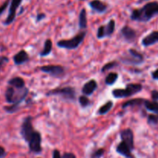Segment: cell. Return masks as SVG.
<instances>
[{"mask_svg": "<svg viewBox=\"0 0 158 158\" xmlns=\"http://www.w3.org/2000/svg\"><path fill=\"white\" fill-rule=\"evenodd\" d=\"M32 117L28 116L24 118L21 125L20 134L25 141L28 143L29 151L35 154L42 152V136L39 131H35L32 125Z\"/></svg>", "mask_w": 158, "mask_h": 158, "instance_id": "6da1fadb", "label": "cell"}, {"mask_svg": "<svg viewBox=\"0 0 158 158\" xmlns=\"http://www.w3.org/2000/svg\"><path fill=\"white\" fill-rule=\"evenodd\" d=\"M158 15V2L154 1L146 3L143 7L135 9L131 14V20L140 23H148Z\"/></svg>", "mask_w": 158, "mask_h": 158, "instance_id": "7a4b0ae2", "label": "cell"}, {"mask_svg": "<svg viewBox=\"0 0 158 158\" xmlns=\"http://www.w3.org/2000/svg\"><path fill=\"white\" fill-rule=\"evenodd\" d=\"M29 94V89L26 87L15 88L12 86H8L5 91V99L9 104L20 105Z\"/></svg>", "mask_w": 158, "mask_h": 158, "instance_id": "3957f363", "label": "cell"}, {"mask_svg": "<svg viewBox=\"0 0 158 158\" xmlns=\"http://www.w3.org/2000/svg\"><path fill=\"white\" fill-rule=\"evenodd\" d=\"M143 89L140 83H128L124 89H114L112 91V95L115 98H127L138 94Z\"/></svg>", "mask_w": 158, "mask_h": 158, "instance_id": "277c9868", "label": "cell"}, {"mask_svg": "<svg viewBox=\"0 0 158 158\" xmlns=\"http://www.w3.org/2000/svg\"><path fill=\"white\" fill-rule=\"evenodd\" d=\"M120 60L126 65L137 66L142 64L144 62V56L137 49L131 48L128 49L126 53H123L120 57Z\"/></svg>", "mask_w": 158, "mask_h": 158, "instance_id": "5b68a950", "label": "cell"}, {"mask_svg": "<svg viewBox=\"0 0 158 158\" xmlns=\"http://www.w3.org/2000/svg\"><path fill=\"white\" fill-rule=\"evenodd\" d=\"M86 32L85 31L79 32L78 34L75 35L73 38L69 39V40H62L57 42V46L60 48H63V49H75L80 46V45L84 40L86 37Z\"/></svg>", "mask_w": 158, "mask_h": 158, "instance_id": "8992f818", "label": "cell"}, {"mask_svg": "<svg viewBox=\"0 0 158 158\" xmlns=\"http://www.w3.org/2000/svg\"><path fill=\"white\" fill-rule=\"evenodd\" d=\"M46 97L60 96L66 100L74 101L76 100L77 93H76L75 88L72 87V86H65V87H58L51 89L46 93Z\"/></svg>", "mask_w": 158, "mask_h": 158, "instance_id": "52a82bcc", "label": "cell"}, {"mask_svg": "<svg viewBox=\"0 0 158 158\" xmlns=\"http://www.w3.org/2000/svg\"><path fill=\"white\" fill-rule=\"evenodd\" d=\"M40 70L56 78H61L66 74L65 68L60 65H46L40 66Z\"/></svg>", "mask_w": 158, "mask_h": 158, "instance_id": "ba28073f", "label": "cell"}, {"mask_svg": "<svg viewBox=\"0 0 158 158\" xmlns=\"http://www.w3.org/2000/svg\"><path fill=\"white\" fill-rule=\"evenodd\" d=\"M22 2L23 0H11L10 4H9V13H8L7 18L3 22V24L8 26L13 23L16 17V11L22 4Z\"/></svg>", "mask_w": 158, "mask_h": 158, "instance_id": "9c48e42d", "label": "cell"}, {"mask_svg": "<svg viewBox=\"0 0 158 158\" xmlns=\"http://www.w3.org/2000/svg\"><path fill=\"white\" fill-rule=\"evenodd\" d=\"M120 138L122 141L127 143L132 151L134 149V136L132 130L130 128L123 130L120 132Z\"/></svg>", "mask_w": 158, "mask_h": 158, "instance_id": "30bf717a", "label": "cell"}, {"mask_svg": "<svg viewBox=\"0 0 158 158\" xmlns=\"http://www.w3.org/2000/svg\"><path fill=\"white\" fill-rule=\"evenodd\" d=\"M120 34L122 37L128 43H133L137 38V32L133 28L125 26L120 29Z\"/></svg>", "mask_w": 158, "mask_h": 158, "instance_id": "8fae6325", "label": "cell"}, {"mask_svg": "<svg viewBox=\"0 0 158 158\" xmlns=\"http://www.w3.org/2000/svg\"><path fill=\"white\" fill-rule=\"evenodd\" d=\"M116 151L120 155L123 156L126 158H135L134 154H132V150L131 149L129 146L124 142L122 141L119 143L116 148Z\"/></svg>", "mask_w": 158, "mask_h": 158, "instance_id": "7c38bea8", "label": "cell"}, {"mask_svg": "<svg viewBox=\"0 0 158 158\" xmlns=\"http://www.w3.org/2000/svg\"><path fill=\"white\" fill-rule=\"evenodd\" d=\"M13 60L14 63L16 66H20V65H23L24 63H27L29 60V56L28 54V52H26L24 49H22L19 52H17L16 54L13 56Z\"/></svg>", "mask_w": 158, "mask_h": 158, "instance_id": "4fadbf2b", "label": "cell"}, {"mask_svg": "<svg viewBox=\"0 0 158 158\" xmlns=\"http://www.w3.org/2000/svg\"><path fill=\"white\" fill-rule=\"evenodd\" d=\"M158 43V31H153L151 33L143 37L141 44L145 47H148Z\"/></svg>", "mask_w": 158, "mask_h": 158, "instance_id": "5bb4252c", "label": "cell"}, {"mask_svg": "<svg viewBox=\"0 0 158 158\" xmlns=\"http://www.w3.org/2000/svg\"><path fill=\"white\" fill-rule=\"evenodd\" d=\"M89 6L93 10L96 11L98 13H103L108 9L107 4L102 2L101 0H92L89 2Z\"/></svg>", "mask_w": 158, "mask_h": 158, "instance_id": "9a60e30c", "label": "cell"}, {"mask_svg": "<svg viewBox=\"0 0 158 158\" xmlns=\"http://www.w3.org/2000/svg\"><path fill=\"white\" fill-rule=\"evenodd\" d=\"M97 87H98V85H97V81L95 80H90L83 85L82 88V93L86 96H90L95 92Z\"/></svg>", "mask_w": 158, "mask_h": 158, "instance_id": "2e32d148", "label": "cell"}, {"mask_svg": "<svg viewBox=\"0 0 158 158\" xmlns=\"http://www.w3.org/2000/svg\"><path fill=\"white\" fill-rule=\"evenodd\" d=\"M8 85L13 86V87L15 88H19V89L26 87L24 80H23L22 77H15L11 78L10 80L8 81Z\"/></svg>", "mask_w": 158, "mask_h": 158, "instance_id": "e0dca14e", "label": "cell"}, {"mask_svg": "<svg viewBox=\"0 0 158 158\" xmlns=\"http://www.w3.org/2000/svg\"><path fill=\"white\" fill-rule=\"evenodd\" d=\"M87 14L86 9H82L79 14V26L81 29H86L87 28Z\"/></svg>", "mask_w": 158, "mask_h": 158, "instance_id": "ac0fdd59", "label": "cell"}, {"mask_svg": "<svg viewBox=\"0 0 158 158\" xmlns=\"http://www.w3.org/2000/svg\"><path fill=\"white\" fill-rule=\"evenodd\" d=\"M144 99H141V98H135V99H132V100H130L128 101L125 102L123 105H122V108L125 109L127 107H129V106H141V105H144V102H145Z\"/></svg>", "mask_w": 158, "mask_h": 158, "instance_id": "d6986e66", "label": "cell"}, {"mask_svg": "<svg viewBox=\"0 0 158 158\" xmlns=\"http://www.w3.org/2000/svg\"><path fill=\"white\" fill-rule=\"evenodd\" d=\"M52 49V43L50 39H47L44 43V46H43V50L40 52V56H47L51 53Z\"/></svg>", "mask_w": 158, "mask_h": 158, "instance_id": "ffe728a7", "label": "cell"}, {"mask_svg": "<svg viewBox=\"0 0 158 158\" xmlns=\"http://www.w3.org/2000/svg\"><path fill=\"white\" fill-rule=\"evenodd\" d=\"M143 106H145L147 110L148 111H151V112H153L154 114H157L158 112V102L157 101H150V100H146L144 102V105Z\"/></svg>", "mask_w": 158, "mask_h": 158, "instance_id": "44dd1931", "label": "cell"}, {"mask_svg": "<svg viewBox=\"0 0 158 158\" xmlns=\"http://www.w3.org/2000/svg\"><path fill=\"white\" fill-rule=\"evenodd\" d=\"M115 27H116V23L115 20L114 19H110L106 25L104 26V30H105V35L106 37L110 36L115 31Z\"/></svg>", "mask_w": 158, "mask_h": 158, "instance_id": "7402d4cb", "label": "cell"}, {"mask_svg": "<svg viewBox=\"0 0 158 158\" xmlns=\"http://www.w3.org/2000/svg\"><path fill=\"white\" fill-rule=\"evenodd\" d=\"M113 106H114V102L111 101V100L107 101L106 103H104V104L100 106V109L98 110V114L99 115H104V114H106L109 111L111 110Z\"/></svg>", "mask_w": 158, "mask_h": 158, "instance_id": "603a6c76", "label": "cell"}, {"mask_svg": "<svg viewBox=\"0 0 158 158\" xmlns=\"http://www.w3.org/2000/svg\"><path fill=\"white\" fill-rule=\"evenodd\" d=\"M118 73H110L105 78V83L108 86H112L118 80Z\"/></svg>", "mask_w": 158, "mask_h": 158, "instance_id": "cb8c5ba5", "label": "cell"}, {"mask_svg": "<svg viewBox=\"0 0 158 158\" xmlns=\"http://www.w3.org/2000/svg\"><path fill=\"white\" fill-rule=\"evenodd\" d=\"M79 103H80V105L82 107L85 108L90 105V100L88 98L87 96L83 95L79 97Z\"/></svg>", "mask_w": 158, "mask_h": 158, "instance_id": "d4e9b609", "label": "cell"}, {"mask_svg": "<svg viewBox=\"0 0 158 158\" xmlns=\"http://www.w3.org/2000/svg\"><path fill=\"white\" fill-rule=\"evenodd\" d=\"M3 108H4L5 111L8 114H14L19 110V105L10 104L9 106H5Z\"/></svg>", "mask_w": 158, "mask_h": 158, "instance_id": "484cf974", "label": "cell"}, {"mask_svg": "<svg viewBox=\"0 0 158 158\" xmlns=\"http://www.w3.org/2000/svg\"><path fill=\"white\" fill-rule=\"evenodd\" d=\"M117 65H118V63H117V61L109 62V63H106V64H105L104 66L102 67L101 73H105V72H106V71L110 70L111 69H114V68H115Z\"/></svg>", "mask_w": 158, "mask_h": 158, "instance_id": "4316f807", "label": "cell"}, {"mask_svg": "<svg viewBox=\"0 0 158 158\" xmlns=\"http://www.w3.org/2000/svg\"><path fill=\"white\" fill-rule=\"evenodd\" d=\"M148 123L149 124L155 125L158 123V115L155 114H151L148 116Z\"/></svg>", "mask_w": 158, "mask_h": 158, "instance_id": "83f0119b", "label": "cell"}, {"mask_svg": "<svg viewBox=\"0 0 158 158\" xmlns=\"http://www.w3.org/2000/svg\"><path fill=\"white\" fill-rule=\"evenodd\" d=\"M104 149L103 148H100V149L96 150L95 151L92 153L90 158H101L104 154Z\"/></svg>", "mask_w": 158, "mask_h": 158, "instance_id": "f1b7e54d", "label": "cell"}, {"mask_svg": "<svg viewBox=\"0 0 158 158\" xmlns=\"http://www.w3.org/2000/svg\"><path fill=\"white\" fill-rule=\"evenodd\" d=\"M97 37L98 39H100V40L106 37V35H105V30H104V25L100 26V27L98 28V29H97Z\"/></svg>", "mask_w": 158, "mask_h": 158, "instance_id": "f546056e", "label": "cell"}, {"mask_svg": "<svg viewBox=\"0 0 158 158\" xmlns=\"http://www.w3.org/2000/svg\"><path fill=\"white\" fill-rule=\"evenodd\" d=\"M9 62V57L6 56H0V70Z\"/></svg>", "mask_w": 158, "mask_h": 158, "instance_id": "4dcf8cb0", "label": "cell"}, {"mask_svg": "<svg viewBox=\"0 0 158 158\" xmlns=\"http://www.w3.org/2000/svg\"><path fill=\"white\" fill-rule=\"evenodd\" d=\"M9 4H10V0H6V1L3 2V4L0 6V15L6 11V9H7Z\"/></svg>", "mask_w": 158, "mask_h": 158, "instance_id": "1f68e13d", "label": "cell"}, {"mask_svg": "<svg viewBox=\"0 0 158 158\" xmlns=\"http://www.w3.org/2000/svg\"><path fill=\"white\" fill-rule=\"evenodd\" d=\"M45 18H46V14L43 13V12H40V13H38L36 15L35 21H36V23H40V22H41L42 20L44 19Z\"/></svg>", "mask_w": 158, "mask_h": 158, "instance_id": "d6a6232c", "label": "cell"}, {"mask_svg": "<svg viewBox=\"0 0 158 158\" xmlns=\"http://www.w3.org/2000/svg\"><path fill=\"white\" fill-rule=\"evenodd\" d=\"M151 98L154 101H158V91L157 90H152L151 92Z\"/></svg>", "mask_w": 158, "mask_h": 158, "instance_id": "836d02e7", "label": "cell"}, {"mask_svg": "<svg viewBox=\"0 0 158 158\" xmlns=\"http://www.w3.org/2000/svg\"><path fill=\"white\" fill-rule=\"evenodd\" d=\"M52 158H62L60 151H58V150H54L52 151Z\"/></svg>", "mask_w": 158, "mask_h": 158, "instance_id": "e575fe53", "label": "cell"}, {"mask_svg": "<svg viewBox=\"0 0 158 158\" xmlns=\"http://www.w3.org/2000/svg\"><path fill=\"white\" fill-rule=\"evenodd\" d=\"M62 158H77L75 154L73 153H64L63 155L62 156Z\"/></svg>", "mask_w": 158, "mask_h": 158, "instance_id": "d590c367", "label": "cell"}, {"mask_svg": "<svg viewBox=\"0 0 158 158\" xmlns=\"http://www.w3.org/2000/svg\"><path fill=\"white\" fill-rule=\"evenodd\" d=\"M6 155V151L3 147L0 146V158H4Z\"/></svg>", "mask_w": 158, "mask_h": 158, "instance_id": "8d00e7d4", "label": "cell"}, {"mask_svg": "<svg viewBox=\"0 0 158 158\" xmlns=\"http://www.w3.org/2000/svg\"><path fill=\"white\" fill-rule=\"evenodd\" d=\"M151 77H152V78L154 79V80H158V69L151 73Z\"/></svg>", "mask_w": 158, "mask_h": 158, "instance_id": "74e56055", "label": "cell"}, {"mask_svg": "<svg viewBox=\"0 0 158 158\" xmlns=\"http://www.w3.org/2000/svg\"><path fill=\"white\" fill-rule=\"evenodd\" d=\"M144 1H149V0H139L138 2H144Z\"/></svg>", "mask_w": 158, "mask_h": 158, "instance_id": "f35d334b", "label": "cell"}, {"mask_svg": "<svg viewBox=\"0 0 158 158\" xmlns=\"http://www.w3.org/2000/svg\"><path fill=\"white\" fill-rule=\"evenodd\" d=\"M157 115H158V112H157Z\"/></svg>", "mask_w": 158, "mask_h": 158, "instance_id": "ab89813d", "label": "cell"}]
</instances>
